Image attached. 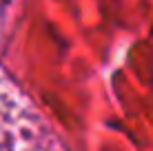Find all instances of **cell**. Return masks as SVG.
<instances>
[{"mask_svg": "<svg viewBox=\"0 0 153 151\" xmlns=\"http://www.w3.org/2000/svg\"><path fill=\"white\" fill-rule=\"evenodd\" d=\"M0 151H65L31 98L0 69Z\"/></svg>", "mask_w": 153, "mask_h": 151, "instance_id": "1", "label": "cell"}, {"mask_svg": "<svg viewBox=\"0 0 153 151\" xmlns=\"http://www.w3.org/2000/svg\"><path fill=\"white\" fill-rule=\"evenodd\" d=\"M11 7H13V0H0V40H2V36H4V29H7Z\"/></svg>", "mask_w": 153, "mask_h": 151, "instance_id": "2", "label": "cell"}]
</instances>
